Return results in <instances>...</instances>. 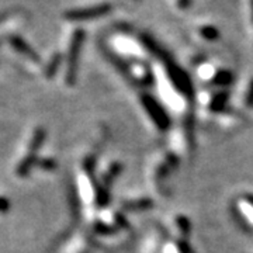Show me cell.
<instances>
[{
  "mask_svg": "<svg viewBox=\"0 0 253 253\" xmlns=\"http://www.w3.org/2000/svg\"><path fill=\"white\" fill-rule=\"evenodd\" d=\"M27 21V13L24 10L13 9L0 13V41L14 36V30L21 27Z\"/></svg>",
  "mask_w": 253,
  "mask_h": 253,
  "instance_id": "obj_5",
  "label": "cell"
},
{
  "mask_svg": "<svg viewBox=\"0 0 253 253\" xmlns=\"http://www.w3.org/2000/svg\"><path fill=\"white\" fill-rule=\"evenodd\" d=\"M3 41L7 44V46L10 48V51L14 55L20 56V59H23L24 63L31 65L33 68H37V66L41 65V58H40L38 54L34 51V48L30 45L28 42H26L20 36H16V34H14V36L7 37V38L3 40ZM0 42H1V41H0Z\"/></svg>",
  "mask_w": 253,
  "mask_h": 253,
  "instance_id": "obj_4",
  "label": "cell"
},
{
  "mask_svg": "<svg viewBox=\"0 0 253 253\" xmlns=\"http://www.w3.org/2000/svg\"><path fill=\"white\" fill-rule=\"evenodd\" d=\"M90 248V239L84 235H78L73 238L72 244L66 246V253H87Z\"/></svg>",
  "mask_w": 253,
  "mask_h": 253,
  "instance_id": "obj_7",
  "label": "cell"
},
{
  "mask_svg": "<svg viewBox=\"0 0 253 253\" xmlns=\"http://www.w3.org/2000/svg\"><path fill=\"white\" fill-rule=\"evenodd\" d=\"M37 166H40L41 169H44V170H54L56 169V162H55L54 159H51V158H41V159H37L36 162Z\"/></svg>",
  "mask_w": 253,
  "mask_h": 253,
  "instance_id": "obj_10",
  "label": "cell"
},
{
  "mask_svg": "<svg viewBox=\"0 0 253 253\" xmlns=\"http://www.w3.org/2000/svg\"><path fill=\"white\" fill-rule=\"evenodd\" d=\"M135 1H138V0H135Z\"/></svg>",
  "mask_w": 253,
  "mask_h": 253,
  "instance_id": "obj_14",
  "label": "cell"
},
{
  "mask_svg": "<svg viewBox=\"0 0 253 253\" xmlns=\"http://www.w3.org/2000/svg\"><path fill=\"white\" fill-rule=\"evenodd\" d=\"M10 203L9 200L6 199L4 196H0V214H6L9 212Z\"/></svg>",
  "mask_w": 253,
  "mask_h": 253,
  "instance_id": "obj_11",
  "label": "cell"
},
{
  "mask_svg": "<svg viewBox=\"0 0 253 253\" xmlns=\"http://www.w3.org/2000/svg\"><path fill=\"white\" fill-rule=\"evenodd\" d=\"M249 7H251V20L253 24V0H249Z\"/></svg>",
  "mask_w": 253,
  "mask_h": 253,
  "instance_id": "obj_13",
  "label": "cell"
},
{
  "mask_svg": "<svg viewBox=\"0 0 253 253\" xmlns=\"http://www.w3.org/2000/svg\"><path fill=\"white\" fill-rule=\"evenodd\" d=\"M45 138V131L44 128L38 126L33 131V134L28 138V144L23 156L18 159L17 166H16V176L17 177H26L31 168L36 166L37 162V151L41 148V145L44 142Z\"/></svg>",
  "mask_w": 253,
  "mask_h": 253,
  "instance_id": "obj_2",
  "label": "cell"
},
{
  "mask_svg": "<svg viewBox=\"0 0 253 253\" xmlns=\"http://www.w3.org/2000/svg\"><path fill=\"white\" fill-rule=\"evenodd\" d=\"M86 33L82 28H75L71 33L69 44L66 54L63 55V59L66 61L65 66V83L68 86H73L78 75V66H79V56H81V49L84 41Z\"/></svg>",
  "mask_w": 253,
  "mask_h": 253,
  "instance_id": "obj_1",
  "label": "cell"
},
{
  "mask_svg": "<svg viewBox=\"0 0 253 253\" xmlns=\"http://www.w3.org/2000/svg\"><path fill=\"white\" fill-rule=\"evenodd\" d=\"M114 9V4L110 1H103V3H96L84 7H75L63 11V20L69 23H83V21H93L97 18L104 17L110 14Z\"/></svg>",
  "mask_w": 253,
  "mask_h": 253,
  "instance_id": "obj_3",
  "label": "cell"
},
{
  "mask_svg": "<svg viewBox=\"0 0 253 253\" xmlns=\"http://www.w3.org/2000/svg\"><path fill=\"white\" fill-rule=\"evenodd\" d=\"M142 103H144L145 109L149 113V116L154 118L155 124L159 126V128H165V126L169 124V120H168V116L165 114V111H162L161 106H158L155 103L154 100L146 99V97H142Z\"/></svg>",
  "mask_w": 253,
  "mask_h": 253,
  "instance_id": "obj_6",
  "label": "cell"
},
{
  "mask_svg": "<svg viewBox=\"0 0 253 253\" xmlns=\"http://www.w3.org/2000/svg\"><path fill=\"white\" fill-rule=\"evenodd\" d=\"M63 61V55L61 52H55L52 54V56L49 58V61L45 65V76L48 79H51V78H54L55 73L58 72V69H59V66H61V63Z\"/></svg>",
  "mask_w": 253,
  "mask_h": 253,
  "instance_id": "obj_8",
  "label": "cell"
},
{
  "mask_svg": "<svg viewBox=\"0 0 253 253\" xmlns=\"http://www.w3.org/2000/svg\"><path fill=\"white\" fill-rule=\"evenodd\" d=\"M199 33L200 36L203 37L204 40H207V41H214L215 38L219 37L218 30L215 27H212V26H203V27H200Z\"/></svg>",
  "mask_w": 253,
  "mask_h": 253,
  "instance_id": "obj_9",
  "label": "cell"
},
{
  "mask_svg": "<svg viewBox=\"0 0 253 253\" xmlns=\"http://www.w3.org/2000/svg\"><path fill=\"white\" fill-rule=\"evenodd\" d=\"M190 4V0H177V6L180 9H187Z\"/></svg>",
  "mask_w": 253,
  "mask_h": 253,
  "instance_id": "obj_12",
  "label": "cell"
}]
</instances>
